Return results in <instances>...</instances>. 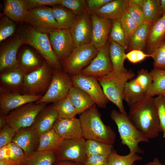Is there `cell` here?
<instances>
[{
  "mask_svg": "<svg viewBox=\"0 0 165 165\" xmlns=\"http://www.w3.org/2000/svg\"><path fill=\"white\" fill-rule=\"evenodd\" d=\"M128 117L148 139L157 137L161 132L154 98L146 95L130 107Z\"/></svg>",
  "mask_w": 165,
  "mask_h": 165,
  "instance_id": "cell-1",
  "label": "cell"
},
{
  "mask_svg": "<svg viewBox=\"0 0 165 165\" xmlns=\"http://www.w3.org/2000/svg\"><path fill=\"white\" fill-rule=\"evenodd\" d=\"M79 119L82 137L86 140H94L112 145L115 142V132L110 126L103 123L95 104L80 114Z\"/></svg>",
  "mask_w": 165,
  "mask_h": 165,
  "instance_id": "cell-2",
  "label": "cell"
},
{
  "mask_svg": "<svg viewBox=\"0 0 165 165\" xmlns=\"http://www.w3.org/2000/svg\"><path fill=\"white\" fill-rule=\"evenodd\" d=\"M18 35L23 44L35 48L53 70H61L62 63L51 47L48 35L38 32L27 24L20 29Z\"/></svg>",
  "mask_w": 165,
  "mask_h": 165,
  "instance_id": "cell-3",
  "label": "cell"
},
{
  "mask_svg": "<svg viewBox=\"0 0 165 165\" xmlns=\"http://www.w3.org/2000/svg\"><path fill=\"white\" fill-rule=\"evenodd\" d=\"M135 76V73L131 71L121 72L112 70L105 75L97 78L106 97L116 105L121 113L127 114L123 103L126 84Z\"/></svg>",
  "mask_w": 165,
  "mask_h": 165,
  "instance_id": "cell-4",
  "label": "cell"
},
{
  "mask_svg": "<svg viewBox=\"0 0 165 165\" xmlns=\"http://www.w3.org/2000/svg\"><path fill=\"white\" fill-rule=\"evenodd\" d=\"M110 116L117 127L122 144L128 147L130 152L144 153L138 144L140 142H148V139L134 125L127 114L113 110Z\"/></svg>",
  "mask_w": 165,
  "mask_h": 165,
  "instance_id": "cell-5",
  "label": "cell"
},
{
  "mask_svg": "<svg viewBox=\"0 0 165 165\" xmlns=\"http://www.w3.org/2000/svg\"><path fill=\"white\" fill-rule=\"evenodd\" d=\"M98 51L91 42L75 47L62 63L64 71L71 76L81 74L96 56Z\"/></svg>",
  "mask_w": 165,
  "mask_h": 165,
  "instance_id": "cell-6",
  "label": "cell"
},
{
  "mask_svg": "<svg viewBox=\"0 0 165 165\" xmlns=\"http://www.w3.org/2000/svg\"><path fill=\"white\" fill-rule=\"evenodd\" d=\"M73 86L68 74L62 70H53L51 80L45 94L36 103H54L68 97Z\"/></svg>",
  "mask_w": 165,
  "mask_h": 165,
  "instance_id": "cell-7",
  "label": "cell"
},
{
  "mask_svg": "<svg viewBox=\"0 0 165 165\" xmlns=\"http://www.w3.org/2000/svg\"><path fill=\"white\" fill-rule=\"evenodd\" d=\"M46 104L32 102L16 108L7 115V124L17 130L31 126Z\"/></svg>",
  "mask_w": 165,
  "mask_h": 165,
  "instance_id": "cell-8",
  "label": "cell"
},
{
  "mask_svg": "<svg viewBox=\"0 0 165 165\" xmlns=\"http://www.w3.org/2000/svg\"><path fill=\"white\" fill-rule=\"evenodd\" d=\"M52 72L51 67L45 61L39 68L26 73L23 84L25 94L38 95L37 94L48 89L51 80Z\"/></svg>",
  "mask_w": 165,
  "mask_h": 165,
  "instance_id": "cell-9",
  "label": "cell"
},
{
  "mask_svg": "<svg viewBox=\"0 0 165 165\" xmlns=\"http://www.w3.org/2000/svg\"><path fill=\"white\" fill-rule=\"evenodd\" d=\"M24 21L37 31L47 35L56 29H60L52 8L47 6L28 10Z\"/></svg>",
  "mask_w": 165,
  "mask_h": 165,
  "instance_id": "cell-10",
  "label": "cell"
},
{
  "mask_svg": "<svg viewBox=\"0 0 165 165\" xmlns=\"http://www.w3.org/2000/svg\"><path fill=\"white\" fill-rule=\"evenodd\" d=\"M86 141L83 137L63 140L59 148L54 152L56 161L68 160L83 165L87 157Z\"/></svg>",
  "mask_w": 165,
  "mask_h": 165,
  "instance_id": "cell-11",
  "label": "cell"
},
{
  "mask_svg": "<svg viewBox=\"0 0 165 165\" xmlns=\"http://www.w3.org/2000/svg\"><path fill=\"white\" fill-rule=\"evenodd\" d=\"M73 86L81 89L93 100L100 108L106 107L109 100L104 94L97 78L84 75L81 73L71 76Z\"/></svg>",
  "mask_w": 165,
  "mask_h": 165,
  "instance_id": "cell-12",
  "label": "cell"
},
{
  "mask_svg": "<svg viewBox=\"0 0 165 165\" xmlns=\"http://www.w3.org/2000/svg\"><path fill=\"white\" fill-rule=\"evenodd\" d=\"M48 35L53 51L62 63L69 56L75 47L69 30L56 29Z\"/></svg>",
  "mask_w": 165,
  "mask_h": 165,
  "instance_id": "cell-13",
  "label": "cell"
},
{
  "mask_svg": "<svg viewBox=\"0 0 165 165\" xmlns=\"http://www.w3.org/2000/svg\"><path fill=\"white\" fill-rule=\"evenodd\" d=\"M109 45L108 40L104 46L98 49L96 56L89 64L82 70L81 74L98 78L113 70L109 55Z\"/></svg>",
  "mask_w": 165,
  "mask_h": 165,
  "instance_id": "cell-14",
  "label": "cell"
},
{
  "mask_svg": "<svg viewBox=\"0 0 165 165\" xmlns=\"http://www.w3.org/2000/svg\"><path fill=\"white\" fill-rule=\"evenodd\" d=\"M69 30L75 47L91 42L92 23L91 13L88 9L82 15L76 17Z\"/></svg>",
  "mask_w": 165,
  "mask_h": 165,
  "instance_id": "cell-15",
  "label": "cell"
},
{
  "mask_svg": "<svg viewBox=\"0 0 165 165\" xmlns=\"http://www.w3.org/2000/svg\"><path fill=\"white\" fill-rule=\"evenodd\" d=\"M39 95L21 94L5 93L1 94L0 109L1 114L7 115L12 110L22 105L36 102L41 98Z\"/></svg>",
  "mask_w": 165,
  "mask_h": 165,
  "instance_id": "cell-16",
  "label": "cell"
},
{
  "mask_svg": "<svg viewBox=\"0 0 165 165\" xmlns=\"http://www.w3.org/2000/svg\"><path fill=\"white\" fill-rule=\"evenodd\" d=\"M39 138L40 136L31 126L18 130L12 142L19 146L26 156L37 151Z\"/></svg>",
  "mask_w": 165,
  "mask_h": 165,
  "instance_id": "cell-17",
  "label": "cell"
},
{
  "mask_svg": "<svg viewBox=\"0 0 165 165\" xmlns=\"http://www.w3.org/2000/svg\"><path fill=\"white\" fill-rule=\"evenodd\" d=\"M92 23L91 42L97 49L104 46L108 41L112 24L109 19L101 18L91 14Z\"/></svg>",
  "mask_w": 165,
  "mask_h": 165,
  "instance_id": "cell-18",
  "label": "cell"
},
{
  "mask_svg": "<svg viewBox=\"0 0 165 165\" xmlns=\"http://www.w3.org/2000/svg\"><path fill=\"white\" fill-rule=\"evenodd\" d=\"M23 44L18 35L0 48V71H3L19 67L16 56L18 49Z\"/></svg>",
  "mask_w": 165,
  "mask_h": 165,
  "instance_id": "cell-19",
  "label": "cell"
},
{
  "mask_svg": "<svg viewBox=\"0 0 165 165\" xmlns=\"http://www.w3.org/2000/svg\"><path fill=\"white\" fill-rule=\"evenodd\" d=\"M53 128L63 140L76 139L82 137L80 121L75 117L70 119L58 117Z\"/></svg>",
  "mask_w": 165,
  "mask_h": 165,
  "instance_id": "cell-20",
  "label": "cell"
},
{
  "mask_svg": "<svg viewBox=\"0 0 165 165\" xmlns=\"http://www.w3.org/2000/svg\"><path fill=\"white\" fill-rule=\"evenodd\" d=\"M58 117L53 104L46 106L37 115L31 127L40 137L53 129Z\"/></svg>",
  "mask_w": 165,
  "mask_h": 165,
  "instance_id": "cell-21",
  "label": "cell"
},
{
  "mask_svg": "<svg viewBox=\"0 0 165 165\" xmlns=\"http://www.w3.org/2000/svg\"><path fill=\"white\" fill-rule=\"evenodd\" d=\"M165 39V14L152 23L150 27L146 49L147 54H152Z\"/></svg>",
  "mask_w": 165,
  "mask_h": 165,
  "instance_id": "cell-22",
  "label": "cell"
},
{
  "mask_svg": "<svg viewBox=\"0 0 165 165\" xmlns=\"http://www.w3.org/2000/svg\"><path fill=\"white\" fill-rule=\"evenodd\" d=\"M127 0H112L100 9L91 13L112 20L120 19L127 11Z\"/></svg>",
  "mask_w": 165,
  "mask_h": 165,
  "instance_id": "cell-23",
  "label": "cell"
},
{
  "mask_svg": "<svg viewBox=\"0 0 165 165\" xmlns=\"http://www.w3.org/2000/svg\"><path fill=\"white\" fill-rule=\"evenodd\" d=\"M3 13L14 22L24 21L28 11L23 0L3 1Z\"/></svg>",
  "mask_w": 165,
  "mask_h": 165,
  "instance_id": "cell-24",
  "label": "cell"
},
{
  "mask_svg": "<svg viewBox=\"0 0 165 165\" xmlns=\"http://www.w3.org/2000/svg\"><path fill=\"white\" fill-rule=\"evenodd\" d=\"M68 97L75 107L78 114L82 113L95 104L86 93L73 86L71 88Z\"/></svg>",
  "mask_w": 165,
  "mask_h": 165,
  "instance_id": "cell-25",
  "label": "cell"
},
{
  "mask_svg": "<svg viewBox=\"0 0 165 165\" xmlns=\"http://www.w3.org/2000/svg\"><path fill=\"white\" fill-rule=\"evenodd\" d=\"M152 24L145 21L138 26L130 40L127 49L143 51L146 49L149 31Z\"/></svg>",
  "mask_w": 165,
  "mask_h": 165,
  "instance_id": "cell-26",
  "label": "cell"
},
{
  "mask_svg": "<svg viewBox=\"0 0 165 165\" xmlns=\"http://www.w3.org/2000/svg\"><path fill=\"white\" fill-rule=\"evenodd\" d=\"M54 152L37 151L25 157L19 165H53L56 161Z\"/></svg>",
  "mask_w": 165,
  "mask_h": 165,
  "instance_id": "cell-27",
  "label": "cell"
},
{
  "mask_svg": "<svg viewBox=\"0 0 165 165\" xmlns=\"http://www.w3.org/2000/svg\"><path fill=\"white\" fill-rule=\"evenodd\" d=\"M142 9L145 21L152 24L161 16L159 0H131Z\"/></svg>",
  "mask_w": 165,
  "mask_h": 165,
  "instance_id": "cell-28",
  "label": "cell"
},
{
  "mask_svg": "<svg viewBox=\"0 0 165 165\" xmlns=\"http://www.w3.org/2000/svg\"><path fill=\"white\" fill-rule=\"evenodd\" d=\"M109 41V53L113 70L121 72H128L124 66L126 59L125 49L115 42Z\"/></svg>",
  "mask_w": 165,
  "mask_h": 165,
  "instance_id": "cell-29",
  "label": "cell"
},
{
  "mask_svg": "<svg viewBox=\"0 0 165 165\" xmlns=\"http://www.w3.org/2000/svg\"><path fill=\"white\" fill-rule=\"evenodd\" d=\"M51 8L59 28L69 29L77 16L70 9L62 6L56 5Z\"/></svg>",
  "mask_w": 165,
  "mask_h": 165,
  "instance_id": "cell-30",
  "label": "cell"
},
{
  "mask_svg": "<svg viewBox=\"0 0 165 165\" xmlns=\"http://www.w3.org/2000/svg\"><path fill=\"white\" fill-rule=\"evenodd\" d=\"M63 140L53 128L40 136L37 151L55 152L59 148Z\"/></svg>",
  "mask_w": 165,
  "mask_h": 165,
  "instance_id": "cell-31",
  "label": "cell"
},
{
  "mask_svg": "<svg viewBox=\"0 0 165 165\" xmlns=\"http://www.w3.org/2000/svg\"><path fill=\"white\" fill-rule=\"evenodd\" d=\"M146 95V92L138 84L134 79L126 83L124 91L123 100L130 107Z\"/></svg>",
  "mask_w": 165,
  "mask_h": 165,
  "instance_id": "cell-32",
  "label": "cell"
},
{
  "mask_svg": "<svg viewBox=\"0 0 165 165\" xmlns=\"http://www.w3.org/2000/svg\"><path fill=\"white\" fill-rule=\"evenodd\" d=\"M150 73L152 82L146 95L152 97L163 95L165 93V70L154 68Z\"/></svg>",
  "mask_w": 165,
  "mask_h": 165,
  "instance_id": "cell-33",
  "label": "cell"
},
{
  "mask_svg": "<svg viewBox=\"0 0 165 165\" xmlns=\"http://www.w3.org/2000/svg\"><path fill=\"white\" fill-rule=\"evenodd\" d=\"M86 148L87 157L100 155L108 157L115 151L112 144L92 140H86Z\"/></svg>",
  "mask_w": 165,
  "mask_h": 165,
  "instance_id": "cell-34",
  "label": "cell"
},
{
  "mask_svg": "<svg viewBox=\"0 0 165 165\" xmlns=\"http://www.w3.org/2000/svg\"><path fill=\"white\" fill-rule=\"evenodd\" d=\"M25 156L22 149L13 142L0 148V161L10 160L18 163Z\"/></svg>",
  "mask_w": 165,
  "mask_h": 165,
  "instance_id": "cell-35",
  "label": "cell"
},
{
  "mask_svg": "<svg viewBox=\"0 0 165 165\" xmlns=\"http://www.w3.org/2000/svg\"><path fill=\"white\" fill-rule=\"evenodd\" d=\"M8 70L7 72L1 74L2 82L4 84L11 86L16 87L23 85L26 72L20 67Z\"/></svg>",
  "mask_w": 165,
  "mask_h": 165,
  "instance_id": "cell-36",
  "label": "cell"
},
{
  "mask_svg": "<svg viewBox=\"0 0 165 165\" xmlns=\"http://www.w3.org/2000/svg\"><path fill=\"white\" fill-rule=\"evenodd\" d=\"M40 60L31 49H25L22 52L19 63V67L26 72L27 71L35 70L42 65Z\"/></svg>",
  "mask_w": 165,
  "mask_h": 165,
  "instance_id": "cell-37",
  "label": "cell"
},
{
  "mask_svg": "<svg viewBox=\"0 0 165 165\" xmlns=\"http://www.w3.org/2000/svg\"><path fill=\"white\" fill-rule=\"evenodd\" d=\"M59 117L70 119L75 117L78 114L76 110L67 97L53 104Z\"/></svg>",
  "mask_w": 165,
  "mask_h": 165,
  "instance_id": "cell-38",
  "label": "cell"
},
{
  "mask_svg": "<svg viewBox=\"0 0 165 165\" xmlns=\"http://www.w3.org/2000/svg\"><path fill=\"white\" fill-rule=\"evenodd\" d=\"M142 159L137 153L130 152L127 155L122 156L118 154L115 151L109 156L107 165H133L135 162Z\"/></svg>",
  "mask_w": 165,
  "mask_h": 165,
  "instance_id": "cell-39",
  "label": "cell"
},
{
  "mask_svg": "<svg viewBox=\"0 0 165 165\" xmlns=\"http://www.w3.org/2000/svg\"><path fill=\"white\" fill-rule=\"evenodd\" d=\"M112 21V27L108 37V40L120 45L126 50L127 49V46L120 19Z\"/></svg>",
  "mask_w": 165,
  "mask_h": 165,
  "instance_id": "cell-40",
  "label": "cell"
},
{
  "mask_svg": "<svg viewBox=\"0 0 165 165\" xmlns=\"http://www.w3.org/2000/svg\"><path fill=\"white\" fill-rule=\"evenodd\" d=\"M120 21L128 48L130 38L138 26L127 11L120 18Z\"/></svg>",
  "mask_w": 165,
  "mask_h": 165,
  "instance_id": "cell-41",
  "label": "cell"
},
{
  "mask_svg": "<svg viewBox=\"0 0 165 165\" xmlns=\"http://www.w3.org/2000/svg\"><path fill=\"white\" fill-rule=\"evenodd\" d=\"M60 5L70 9L76 16L81 15L88 9L85 0H61Z\"/></svg>",
  "mask_w": 165,
  "mask_h": 165,
  "instance_id": "cell-42",
  "label": "cell"
},
{
  "mask_svg": "<svg viewBox=\"0 0 165 165\" xmlns=\"http://www.w3.org/2000/svg\"><path fill=\"white\" fill-rule=\"evenodd\" d=\"M14 22L4 15L0 20V42L12 35L15 32Z\"/></svg>",
  "mask_w": 165,
  "mask_h": 165,
  "instance_id": "cell-43",
  "label": "cell"
},
{
  "mask_svg": "<svg viewBox=\"0 0 165 165\" xmlns=\"http://www.w3.org/2000/svg\"><path fill=\"white\" fill-rule=\"evenodd\" d=\"M127 12L138 26L145 21L141 7L138 4L132 2L131 0H127Z\"/></svg>",
  "mask_w": 165,
  "mask_h": 165,
  "instance_id": "cell-44",
  "label": "cell"
},
{
  "mask_svg": "<svg viewBox=\"0 0 165 165\" xmlns=\"http://www.w3.org/2000/svg\"><path fill=\"white\" fill-rule=\"evenodd\" d=\"M152 54L154 68L165 70V41L156 48Z\"/></svg>",
  "mask_w": 165,
  "mask_h": 165,
  "instance_id": "cell-45",
  "label": "cell"
},
{
  "mask_svg": "<svg viewBox=\"0 0 165 165\" xmlns=\"http://www.w3.org/2000/svg\"><path fill=\"white\" fill-rule=\"evenodd\" d=\"M136 82L147 93L152 82V77L150 72L145 69H141L138 72L135 78Z\"/></svg>",
  "mask_w": 165,
  "mask_h": 165,
  "instance_id": "cell-46",
  "label": "cell"
},
{
  "mask_svg": "<svg viewBox=\"0 0 165 165\" xmlns=\"http://www.w3.org/2000/svg\"><path fill=\"white\" fill-rule=\"evenodd\" d=\"M18 130L6 125L0 131V148L12 142L13 139Z\"/></svg>",
  "mask_w": 165,
  "mask_h": 165,
  "instance_id": "cell-47",
  "label": "cell"
},
{
  "mask_svg": "<svg viewBox=\"0 0 165 165\" xmlns=\"http://www.w3.org/2000/svg\"><path fill=\"white\" fill-rule=\"evenodd\" d=\"M160 120L161 132L165 130V101L163 95L157 96L154 98Z\"/></svg>",
  "mask_w": 165,
  "mask_h": 165,
  "instance_id": "cell-48",
  "label": "cell"
},
{
  "mask_svg": "<svg viewBox=\"0 0 165 165\" xmlns=\"http://www.w3.org/2000/svg\"><path fill=\"white\" fill-rule=\"evenodd\" d=\"M28 10L44 6L60 5L61 0H23Z\"/></svg>",
  "mask_w": 165,
  "mask_h": 165,
  "instance_id": "cell-49",
  "label": "cell"
},
{
  "mask_svg": "<svg viewBox=\"0 0 165 165\" xmlns=\"http://www.w3.org/2000/svg\"><path fill=\"white\" fill-rule=\"evenodd\" d=\"M126 59L133 63H137L147 57H152V54L146 53L142 50H134L130 51L126 55Z\"/></svg>",
  "mask_w": 165,
  "mask_h": 165,
  "instance_id": "cell-50",
  "label": "cell"
},
{
  "mask_svg": "<svg viewBox=\"0 0 165 165\" xmlns=\"http://www.w3.org/2000/svg\"><path fill=\"white\" fill-rule=\"evenodd\" d=\"M108 157L100 155H91L87 157L83 165H107Z\"/></svg>",
  "mask_w": 165,
  "mask_h": 165,
  "instance_id": "cell-51",
  "label": "cell"
},
{
  "mask_svg": "<svg viewBox=\"0 0 165 165\" xmlns=\"http://www.w3.org/2000/svg\"><path fill=\"white\" fill-rule=\"evenodd\" d=\"M112 0H86L88 9L91 12L97 10Z\"/></svg>",
  "mask_w": 165,
  "mask_h": 165,
  "instance_id": "cell-52",
  "label": "cell"
},
{
  "mask_svg": "<svg viewBox=\"0 0 165 165\" xmlns=\"http://www.w3.org/2000/svg\"><path fill=\"white\" fill-rule=\"evenodd\" d=\"M53 165H82L68 160L56 161Z\"/></svg>",
  "mask_w": 165,
  "mask_h": 165,
  "instance_id": "cell-53",
  "label": "cell"
},
{
  "mask_svg": "<svg viewBox=\"0 0 165 165\" xmlns=\"http://www.w3.org/2000/svg\"><path fill=\"white\" fill-rule=\"evenodd\" d=\"M7 115L1 114L0 116V129H2L7 124L6 116Z\"/></svg>",
  "mask_w": 165,
  "mask_h": 165,
  "instance_id": "cell-54",
  "label": "cell"
},
{
  "mask_svg": "<svg viewBox=\"0 0 165 165\" xmlns=\"http://www.w3.org/2000/svg\"><path fill=\"white\" fill-rule=\"evenodd\" d=\"M160 12L161 16L165 14V0H159Z\"/></svg>",
  "mask_w": 165,
  "mask_h": 165,
  "instance_id": "cell-55",
  "label": "cell"
},
{
  "mask_svg": "<svg viewBox=\"0 0 165 165\" xmlns=\"http://www.w3.org/2000/svg\"><path fill=\"white\" fill-rule=\"evenodd\" d=\"M146 165H165L161 163L157 158H155L152 161L146 163Z\"/></svg>",
  "mask_w": 165,
  "mask_h": 165,
  "instance_id": "cell-56",
  "label": "cell"
},
{
  "mask_svg": "<svg viewBox=\"0 0 165 165\" xmlns=\"http://www.w3.org/2000/svg\"><path fill=\"white\" fill-rule=\"evenodd\" d=\"M16 163L10 160L0 161V165H15Z\"/></svg>",
  "mask_w": 165,
  "mask_h": 165,
  "instance_id": "cell-57",
  "label": "cell"
},
{
  "mask_svg": "<svg viewBox=\"0 0 165 165\" xmlns=\"http://www.w3.org/2000/svg\"><path fill=\"white\" fill-rule=\"evenodd\" d=\"M163 137L164 138L165 140V130L163 131Z\"/></svg>",
  "mask_w": 165,
  "mask_h": 165,
  "instance_id": "cell-58",
  "label": "cell"
},
{
  "mask_svg": "<svg viewBox=\"0 0 165 165\" xmlns=\"http://www.w3.org/2000/svg\"><path fill=\"white\" fill-rule=\"evenodd\" d=\"M163 96L165 101V93L163 95Z\"/></svg>",
  "mask_w": 165,
  "mask_h": 165,
  "instance_id": "cell-59",
  "label": "cell"
},
{
  "mask_svg": "<svg viewBox=\"0 0 165 165\" xmlns=\"http://www.w3.org/2000/svg\"><path fill=\"white\" fill-rule=\"evenodd\" d=\"M15 165H19L17 163H16Z\"/></svg>",
  "mask_w": 165,
  "mask_h": 165,
  "instance_id": "cell-60",
  "label": "cell"
},
{
  "mask_svg": "<svg viewBox=\"0 0 165 165\" xmlns=\"http://www.w3.org/2000/svg\"><path fill=\"white\" fill-rule=\"evenodd\" d=\"M133 165H136L134 163Z\"/></svg>",
  "mask_w": 165,
  "mask_h": 165,
  "instance_id": "cell-61",
  "label": "cell"
},
{
  "mask_svg": "<svg viewBox=\"0 0 165 165\" xmlns=\"http://www.w3.org/2000/svg\"><path fill=\"white\" fill-rule=\"evenodd\" d=\"M164 41H165V40H164Z\"/></svg>",
  "mask_w": 165,
  "mask_h": 165,
  "instance_id": "cell-62",
  "label": "cell"
}]
</instances>
